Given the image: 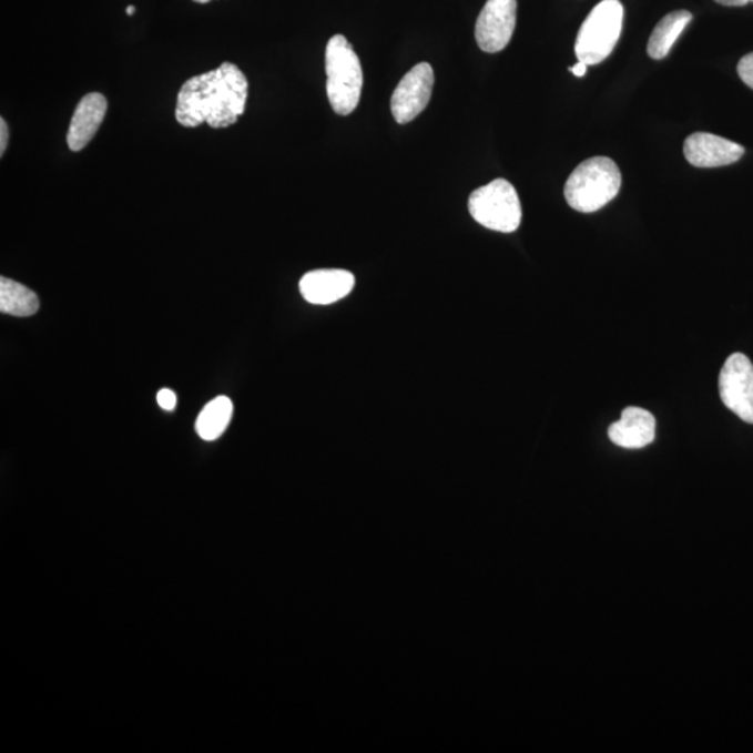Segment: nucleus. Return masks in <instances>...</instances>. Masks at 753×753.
I'll return each mask as SVG.
<instances>
[{"mask_svg":"<svg viewBox=\"0 0 753 753\" xmlns=\"http://www.w3.org/2000/svg\"><path fill=\"white\" fill-rule=\"evenodd\" d=\"M248 83L236 64L224 62L213 72L194 75L182 85L176 121L184 128L207 123L213 129L232 126L245 113Z\"/></svg>","mask_w":753,"mask_h":753,"instance_id":"nucleus-1","label":"nucleus"},{"mask_svg":"<svg viewBox=\"0 0 753 753\" xmlns=\"http://www.w3.org/2000/svg\"><path fill=\"white\" fill-rule=\"evenodd\" d=\"M621 183V172L615 162L606 156H594L571 173L563 196L568 205L579 213H596L613 202L620 193Z\"/></svg>","mask_w":753,"mask_h":753,"instance_id":"nucleus-2","label":"nucleus"},{"mask_svg":"<svg viewBox=\"0 0 753 753\" xmlns=\"http://www.w3.org/2000/svg\"><path fill=\"white\" fill-rule=\"evenodd\" d=\"M327 95L335 113L348 116L359 105L363 70L359 57L344 35H334L325 50Z\"/></svg>","mask_w":753,"mask_h":753,"instance_id":"nucleus-3","label":"nucleus"},{"mask_svg":"<svg viewBox=\"0 0 753 753\" xmlns=\"http://www.w3.org/2000/svg\"><path fill=\"white\" fill-rule=\"evenodd\" d=\"M622 23H624V7L620 0H603L578 32L576 55L579 62L588 67L606 61L614 51L620 40Z\"/></svg>","mask_w":753,"mask_h":753,"instance_id":"nucleus-4","label":"nucleus"},{"mask_svg":"<svg viewBox=\"0 0 753 753\" xmlns=\"http://www.w3.org/2000/svg\"><path fill=\"white\" fill-rule=\"evenodd\" d=\"M469 213L487 230L511 233L522 222V205L517 191L506 179H496L470 194Z\"/></svg>","mask_w":753,"mask_h":753,"instance_id":"nucleus-5","label":"nucleus"},{"mask_svg":"<svg viewBox=\"0 0 753 753\" xmlns=\"http://www.w3.org/2000/svg\"><path fill=\"white\" fill-rule=\"evenodd\" d=\"M720 398L741 420L753 425V365L745 355L733 354L719 377Z\"/></svg>","mask_w":753,"mask_h":753,"instance_id":"nucleus-6","label":"nucleus"},{"mask_svg":"<svg viewBox=\"0 0 753 753\" xmlns=\"http://www.w3.org/2000/svg\"><path fill=\"white\" fill-rule=\"evenodd\" d=\"M435 72L429 63L416 64L399 81L391 96V112L395 121L406 124L415 121L431 100Z\"/></svg>","mask_w":753,"mask_h":753,"instance_id":"nucleus-7","label":"nucleus"},{"mask_svg":"<svg viewBox=\"0 0 753 753\" xmlns=\"http://www.w3.org/2000/svg\"><path fill=\"white\" fill-rule=\"evenodd\" d=\"M517 0H487L476 21L475 37L481 51L506 50L517 26Z\"/></svg>","mask_w":753,"mask_h":753,"instance_id":"nucleus-8","label":"nucleus"},{"mask_svg":"<svg viewBox=\"0 0 753 753\" xmlns=\"http://www.w3.org/2000/svg\"><path fill=\"white\" fill-rule=\"evenodd\" d=\"M745 154L742 145L711 133H693L685 140L684 155L696 167H719L734 164Z\"/></svg>","mask_w":753,"mask_h":753,"instance_id":"nucleus-9","label":"nucleus"},{"mask_svg":"<svg viewBox=\"0 0 753 753\" xmlns=\"http://www.w3.org/2000/svg\"><path fill=\"white\" fill-rule=\"evenodd\" d=\"M355 282V275L349 271H311L301 279V294L312 305H333L354 291Z\"/></svg>","mask_w":753,"mask_h":753,"instance_id":"nucleus-10","label":"nucleus"},{"mask_svg":"<svg viewBox=\"0 0 753 753\" xmlns=\"http://www.w3.org/2000/svg\"><path fill=\"white\" fill-rule=\"evenodd\" d=\"M108 111V101L100 92H91L81 99L75 106L72 122L68 130L69 149L79 153L89 145L104 122Z\"/></svg>","mask_w":753,"mask_h":753,"instance_id":"nucleus-11","label":"nucleus"},{"mask_svg":"<svg viewBox=\"0 0 753 753\" xmlns=\"http://www.w3.org/2000/svg\"><path fill=\"white\" fill-rule=\"evenodd\" d=\"M655 419L649 410L630 406L621 419L609 427V438L621 448L641 449L654 441Z\"/></svg>","mask_w":753,"mask_h":753,"instance_id":"nucleus-12","label":"nucleus"},{"mask_svg":"<svg viewBox=\"0 0 753 753\" xmlns=\"http://www.w3.org/2000/svg\"><path fill=\"white\" fill-rule=\"evenodd\" d=\"M693 16L688 10H676V12L664 16L662 21L654 27L648 43L649 57L654 61H662L669 55L682 31L691 23Z\"/></svg>","mask_w":753,"mask_h":753,"instance_id":"nucleus-13","label":"nucleus"},{"mask_svg":"<svg viewBox=\"0 0 753 753\" xmlns=\"http://www.w3.org/2000/svg\"><path fill=\"white\" fill-rule=\"evenodd\" d=\"M40 308L35 292L13 279L0 278V312L16 317H30Z\"/></svg>","mask_w":753,"mask_h":753,"instance_id":"nucleus-14","label":"nucleus"},{"mask_svg":"<svg viewBox=\"0 0 753 753\" xmlns=\"http://www.w3.org/2000/svg\"><path fill=\"white\" fill-rule=\"evenodd\" d=\"M233 415V404L227 397H218L200 411L196 421L199 436L205 441H214L224 435L226 427L230 426Z\"/></svg>","mask_w":753,"mask_h":753,"instance_id":"nucleus-15","label":"nucleus"},{"mask_svg":"<svg viewBox=\"0 0 753 753\" xmlns=\"http://www.w3.org/2000/svg\"><path fill=\"white\" fill-rule=\"evenodd\" d=\"M739 74L741 80L753 90V52L741 59Z\"/></svg>","mask_w":753,"mask_h":753,"instance_id":"nucleus-16","label":"nucleus"},{"mask_svg":"<svg viewBox=\"0 0 753 753\" xmlns=\"http://www.w3.org/2000/svg\"><path fill=\"white\" fill-rule=\"evenodd\" d=\"M156 400L162 409L173 410L176 408V394L171 391V389H161L159 395H156Z\"/></svg>","mask_w":753,"mask_h":753,"instance_id":"nucleus-17","label":"nucleus"},{"mask_svg":"<svg viewBox=\"0 0 753 753\" xmlns=\"http://www.w3.org/2000/svg\"><path fill=\"white\" fill-rule=\"evenodd\" d=\"M9 144V126L4 119H0V155L3 156Z\"/></svg>","mask_w":753,"mask_h":753,"instance_id":"nucleus-18","label":"nucleus"},{"mask_svg":"<svg viewBox=\"0 0 753 753\" xmlns=\"http://www.w3.org/2000/svg\"><path fill=\"white\" fill-rule=\"evenodd\" d=\"M716 2L723 4V7H745L746 3L753 2V0H716Z\"/></svg>","mask_w":753,"mask_h":753,"instance_id":"nucleus-19","label":"nucleus"},{"mask_svg":"<svg viewBox=\"0 0 753 753\" xmlns=\"http://www.w3.org/2000/svg\"><path fill=\"white\" fill-rule=\"evenodd\" d=\"M571 72L577 75V78H583L584 74L588 72V64L583 62H579L576 64V67L570 68Z\"/></svg>","mask_w":753,"mask_h":753,"instance_id":"nucleus-20","label":"nucleus"},{"mask_svg":"<svg viewBox=\"0 0 753 753\" xmlns=\"http://www.w3.org/2000/svg\"><path fill=\"white\" fill-rule=\"evenodd\" d=\"M134 12H135V8H134V7H129V8L126 9V13H128L129 16H133Z\"/></svg>","mask_w":753,"mask_h":753,"instance_id":"nucleus-21","label":"nucleus"},{"mask_svg":"<svg viewBox=\"0 0 753 753\" xmlns=\"http://www.w3.org/2000/svg\"><path fill=\"white\" fill-rule=\"evenodd\" d=\"M194 2H197V3H208V2H211V0H194Z\"/></svg>","mask_w":753,"mask_h":753,"instance_id":"nucleus-22","label":"nucleus"}]
</instances>
